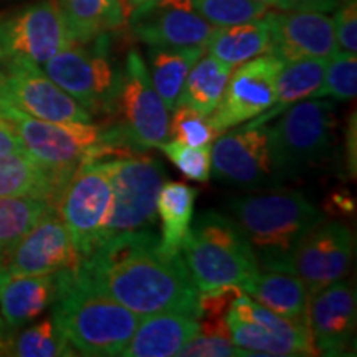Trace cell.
<instances>
[{"label":"cell","instance_id":"obj_29","mask_svg":"<svg viewBox=\"0 0 357 357\" xmlns=\"http://www.w3.org/2000/svg\"><path fill=\"white\" fill-rule=\"evenodd\" d=\"M231 71L234 66L217 60L211 53L202 55L187 75L177 105L190 106L199 113L211 116L220 101Z\"/></svg>","mask_w":357,"mask_h":357},{"label":"cell","instance_id":"obj_33","mask_svg":"<svg viewBox=\"0 0 357 357\" xmlns=\"http://www.w3.org/2000/svg\"><path fill=\"white\" fill-rule=\"evenodd\" d=\"M357 93V56L351 52H336L326 65L323 83L312 98L351 101Z\"/></svg>","mask_w":357,"mask_h":357},{"label":"cell","instance_id":"obj_11","mask_svg":"<svg viewBox=\"0 0 357 357\" xmlns=\"http://www.w3.org/2000/svg\"><path fill=\"white\" fill-rule=\"evenodd\" d=\"M113 160H91L73 172L56 212L68 229L82 258L96 248L113 200Z\"/></svg>","mask_w":357,"mask_h":357},{"label":"cell","instance_id":"obj_9","mask_svg":"<svg viewBox=\"0 0 357 357\" xmlns=\"http://www.w3.org/2000/svg\"><path fill=\"white\" fill-rule=\"evenodd\" d=\"M166 182V171L151 155L114 159L113 200L100 231L96 248L111 238L155 230L158 195Z\"/></svg>","mask_w":357,"mask_h":357},{"label":"cell","instance_id":"obj_31","mask_svg":"<svg viewBox=\"0 0 357 357\" xmlns=\"http://www.w3.org/2000/svg\"><path fill=\"white\" fill-rule=\"evenodd\" d=\"M6 356L17 357H70L78 356L63 336L55 319L45 318L10 337Z\"/></svg>","mask_w":357,"mask_h":357},{"label":"cell","instance_id":"obj_3","mask_svg":"<svg viewBox=\"0 0 357 357\" xmlns=\"http://www.w3.org/2000/svg\"><path fill=\"white\" fill-rule=\"evenodd\" d=\"M52 318L77 354L113 357L121 356L142 316L88 288L70 270L58 273Z\"/></svg>","mask_w":357,"mask_h":357},{"label":"cell","instance_id":"obj_25","mask_svg":"<svg viewBox=\"0 0 357 357\" xmlns=\"http://www.w3.org/2000/svg\"><path fill=\"white\" fill-rule=\"evenodd\" d=\"M329 58H305V60L283 63L276 79L275 105L265 113L257 116L250 126H260L271 121V118L280 116L294 102L310 100L318 91L323 83L326 65Z\"/></svg>","mask_w":357,"mask_h":357},{"label":"cell","instance_id":"obj_12","mask_svg":"<svg viewBox=\"0 0 357 357\" xmlns=\"http://www.w3.org/2000/svg\"><path fill=\"white\" fill-rule=\"evenodd\" d=\"M0 65V109H15L43 121H93V116L56 86L38 65L32 61H7Z\"/></svg>","mask_w":357,"mask_h":357},{"label":"cell","instance_id":"obj_22","mask_svg":"<svg viewBox=\"0 0 357 357\" xmlns=\"http://www.w3.org/2000/svg\"><path fill=\"white\" fill-rule=\"evenodd\" d=\"M58 294V273L6 276L0 287V319L10 331L25 328L50 310Z\"/></svg>","mask_w":357,"mask_h":357},{"label":"cell","instance_id":"obj_21","mask_svg":"<svg viewBox=\"0 0 357 357\" xmlns=\"http://www.w3.org/2000/svg\"><path fill=\"white\" fill-rule=\"evenodd\" d=\"M71 176L26 153L0 154V197L37 199L56 207Z\"/></svg>","mask_w":357,"mask_h":357},{"label":"cell","instance_id":"obj_36","mask_svg":"<svg viewBox=\"0 0 357 357\" xmlns=\"http://www.w3.org/2000/svg\"><path fill=\"white\" fill-rule=\"evenodd\" d=\"M171 159L182 176L195 182H207L211 177V146L192 147L178 141H164L158 146Z\"/></svg>","mask_w":357,"mask_h":357},{"label":"cell","instance_id":"obj_24","mask_svg":"<svg viewBox=\"0 0 357 357\" xmlns=\"http://www.w3.org/2000/svg\"><path fill=\"white\" fill-rule=\"evenodd\" d=\"M240 289L266 310L296 323H306L307 291L303 281L293 273L258 270Z\"/></svg>","mask_w":357,"mask_h":357},{"label":"cell","instance_id":"obj_16","mask_svg":"<svg viewBox=\"0 0 357 357\" xmlns=\"http://www.w3.org/2000/svg\"><path fill=\"white\" fill-rule=\"evenodd\" d=\"M354 255V238L341 222H323L310 231L289 255L284 271L306 287L307 298L346 278Z\"/></svg>","mask_w":357,"mask_h":357},{"label":"cell","instance_id":"obj_34","mask_svg":"<svg viewBox=\"0 0 357 357\" xmlns=\"http://www.w3.org/2000/svg\"><path fill=\"white\" fill-rule=\"evenodd\" d=\"M195 10L213 26H229L261 19L268 7L255 0H190Z\"/></svg>","mask_w":357,"mask_h":357},{"label":"cell","instance_id":"obj_28","mask_svg":"<svg viewBox=\"0 0 357 357\" xmlns=\"http://www.w3.org/2000/svg\"><path fill=\"white\" fill-rule=\"evenodd\" d=\"M204 53L205 47H149L151 82L169 111L177 106L187 75Z\"/></svg>","mask_w":357,"mask_h":357},{"label":"cell","instance_id":"obj_14","mask_svg":"<svg viewBox=\"0 0 357 357\" xmlns=\"http://www.w3.org/2000/svg\"><path fill=\"white\" fill-rule=\"evenodd\" d=\"M211 172L223 184L243 189L280 184L271 159L266 124L236 126L217 137L211 146Z\"/></svg>","mask_w":357,"mask_h":357},{"label":"cell","instance_id":"obj_44","mask_svg":"<svg viewBox=\"0 0 357 357\" xmlns=\"http://www.w3.org/2000/svg\"><path fill=\"white\" fill-rule=\"evenodd\" d=\"M7 276V271H6V260H3V257H0V287H2L3 280H6ZM0 326H3L2 319H0Z\"/></svg>","mask_w":357,"mask_h":357},{"label":"cell","instance_id":"obj_10","mask_svg":"<svg viewBox=\"0 0 357 357\" xmlns=\"http://www.w3.org/2000/svg\"><path fill=\"white\" fill-rule=\"evenodd\" d=\"M235 346L245 356H318L306 323L287 319L240 291L225 314Z\"/></svg>","mask_w":357,"mask_h":357},{"label":"cell","instance_id":"obj_42","mask_svg":"<svg viewBox=\"0 0 357 357\" xmlns=\"http://www.w3.org/2000/svg\"><path fill=\"white\" fill-rule=\"evenodd\" d=\"M258 3H263L266 7H276L281 8V10H287V3L288 0H255Z\"/></svg>","mask_w":357,"mask_h":357},{"label":"cell","instance_id":"obj_5","mask_svg":"<svg viewBox=\"0 0 357 357\" xmlns=\"http://www.w3.org/2000/svg\"><path fill=\"white\" fill-rule=\"evenodd\" d=\"M336 105L310 98L294 102L268 128L278 182L294 181L328 160L334 146Z\"/></svg>","mask_w":357,"mask_h":357},{"label":"cell","instance_id":"obj_30","mask_svg":"<svg viewBox=\"0 0 357 357\" xmlns=\"http://www.w3.org/2000/svg\"><path fill=\"white\" fill-rule=\"evenodd\" d=\"M75 42L86 43L124 22L119 0H58Z\"/></svg>","mask_w":357,"mask_h":357},{"label":"cell","instance_id":"obj_15","mask_svg":"<svg viewBox=\"0 0 357 357\" xmlns=\"http://www.w3.org/2000/svg\"><path fill=\"white\" fill-rule=\"evenodd\" d=\"M281 66L283 63L278 58L265 53L231 71L220 101L208 116L218 136L255 119L275 105L276 79Z\"/></svg>","mask_w":357,"mask_h":357},{"label":"cell","instance_id":"obj_13","mask_svg":"<svg viewBox=\"0 0 357 357\" xmlns=\"http://www.w3.org/2000/svg\"><path fill=\"white\" fill-rule=\"evenodd\" d=\"M75 40L55 0H42L0 20V63L42 66Z\"/></svg>","mask_w":357,"mask_h":357},{"label":"cell","instance_id":"obj_17","mask_svg":"<svg viewBox=\"0 0 357 357\" xmlns=\"http://www.w3.org/2000/svg\"><path fill=\"white\" fill-rule=\"evenodd\" d=\"M129 26L147 47H207L217 26L190 0H146L132 7Z\"/></svg>","mask_w":357,"mask_h":357},{"label":"cell","instance_id":"obj_7","mask_svg":"<svg viewBox=\"0 0 357 357\" xmlns=\"http://www.w3.org/2000/svg\"><path fill=\"white\" fill-rule=\"evenodd\" d=\"M48 78L91 116H111L121 84L109 52L108 33L73 42L42 65Z\"/></svg>","mask_w":357,"mask_h":357},{"label":"cell","instance_id":"obj_40","mask_svg":"<svg viewBox=\"0 0 357 357\" xmlns=\"http://www.w3.org/2000/svg\"><path fill=\"white\" fill-rule=\"evenodd\" d=\"M342 0H288L287 10H312L331 12Z\"/></svg>","mask_w":357,"mask_h":357},{"label":"cell","instance_id":"obj_39","mask_svg":"<svg viewBox=\"0 0 357 357\" xmlns=\"http://www.w3.org/2000/svg\"><path fill=\"white\" fill-rule=\"evenodd\" d=\"M6 153H26V151L12 123L6 116L0 114V154Z\"/></svg>","mask_w":357,"mask_h":357},{"label":"cell","instance_id":"obj_37","mask_svg":"<svg viewBox=\"0 0 357 357\" xmlns=\"http://www.w3.org/2000/svg\"><path fill=\"white\" fill-rule=\"evenodd\" d=\"M181 357H231L245 356V352L235 346L231 337L213 336V334H202L192 337L187 344L178 351Z\"/></svg>","mask_w":357,"mask_h":357},{"label":"cell","instance_id":"obj_4","mask_svg":"<svg viewBox=\"0 0 357 357\" xmlns=\"http://www.w3.org/2000/svg\"><path fill=\"white\" fill-rule=\"evenodd\" d=\"M182 260L199 291L242 287L260 270L255 250L234 218L200 212L181 245Z\"/></svg>","mask_w":357,"mask_h":357},{"label":"cell","instance_id":"obj_20","mask_svg":"<svg viewBox=\"0 0 357 357\" xmlns=\"http://www.w3.org/2000/svg\"><path fill=\"white\" fill-rule=\"evenodd\" d=\"M357 316L356 288L339 280L307 298L306 324L318 354H349Z\"/></svg>","mask_w":357,"mask_h":357},{"label":"cell","instance_id":"obj_2","mask_svg":"<svg viewBox=\"0 0 357 357\" xmlns=\"http://www.w3.org/2000/svg\"><path fill=\"white\" fill-rule=\"evenodd\" d=\"M255 250L258 265L265 270L284 271L296 245L326 222L319 211L300 190L278 189L261 194H247L227 202Z\"/></svg>","mask_w":357,"mask_h":357},{"label":"cell","instance_id":"obj_32","mask_svg":"<svg viewBox=\"0 0 357 357\" xmlns=\"http://www.w3.org/2000/svg\"><path fill=\"white\" fill-rule=\"evenodd\" d=\"M53 205L43 200L0 197V257L6 258L13 245Z\"/></svg>","mask_w":357,"mask_h":357},{"label":"cell","instance_id":"obj_27","mask_svg":"<svg viewBox=\"0 0 357 357\" xmlns=\"http://www.w3.org/2000/svg\"><path fill=\"white\" fill-rule=\"evenodd\" d=\"M207 47L217 60L230 66L242 65L252 58L270 53V26L265 17L243 24L217 26Z\"/></svg>","mask_w":357,"mask_h":357},{"label":"cell","instance_id":"obj_26","mask_svg":"<svg viewBox=\"0 0 357 357\" xmlns=\"http://www.w3.org/2000/svg\"><path fill=\"white\" fill-rule=\"evenodd\" d=\"M199 190L182 182H164L158 195V217L160 220L159 247L166 255H178L182 240L194 218Z\"/></svg>","mask_w":357,"mask_h":357},{"label":"cell","instance_id":"obj_45","mask_svg":"<svg viewBox=\"0 0 357 357\" xmlns=\"http://www.w3.org/2000/svg\"><path fill=\"white\" fill-rule=\"evenodd\" d=\"M142 2H146V0H129V6H131V8H132V7L139 6V3H142Z\"/></svg>","mask_w":357,"mask_h":357},{"label":"cell","instance_id":"obj_19","mask_svg":"<svg viewBox=\"0 0 357 357\" xmlns=\"http://www.w3.org/2000/svg\"><path fill=\"white\" fill-rule=\"evenodd\" d=\"M263 17L270 26V53L281 63L331 58L339 52L333 19L324 12H266Z\"/></svg>","mask_w":357,"mask_h":357},{"label":"cell","instance_id":"obj_23","mask_svg":"<svg viewBox=\"0 0 357 357\" xmlns=\"http://www.w3.org/2000/svg\"><path fill=\"white\" fill-rule=\"evenodd\" d=\"M200 331L199 319L181 312H159L142 316L124 357H172Z\"/></svg>","mask_w":357,"mask_h":357},{"label":"cell","instance_id":"obj_6","mask_svg":"<svg viewBox=\"0 0 357 357\" xmlns=\"http://www.w3.org/2000/svg\"><path fill=\"white\" fill-rule=\"evenodd\" d=\"M108 139L121 151H147L169 139V109L151 82L137 52H129L121 71Z\"/></svg>","mask_w":357,"mask_h":357},{"label":"cell","instance_id":"obj_38","mask_svg":"<svg viewBox=\"0 0 357 357\" xmlns=\"http://www.w3.org/2000/svg\"><path fill=\"white\" fill-rule=\"evenodd\" d=\"M334 33L339 48L344 52L356 53L357 52V2L356 0H342L339 6L334 8Z\"/></svg>","mask_w":357,"mask_h":357},{"label":"cell","instance_id":"obj_1","mask_svg":"<svg viewBox=\"0 0 357 357\" xmlns=\"http://www.w3.org/2000/svg\"><path fill=\"white\" fill-rule=\"evenodd\" d=\"M77 278L139 316L181 312L199 319L200 291L182 255H166L155 230L111 238L82 258Z\"/></svg>","mask_w":357,"mask_h":357},{"label":"cell","instance_id":"obj_18","mask_svg":"<svg viewBox=\"0 0 357 357\" xmlns=\"http://www.w3.org/2000/svg\"><path fill=\"white\" fill-rule=\"evenodd\" d=\"M3 260L7 276L55 275L77 270L82 255L53 207L13 245Z\"/></svg>","mask_w":357,"mask_h":357},{"label":"cell","instance_id":"obj_35","mask_svg":"<svg viewBox=\"0 0 357 357\" xmlns=\"http://www.w3.org/2000/svg\"><path fill=\"white\" fill-rule=\"evenodd\" d=\"M172 113V118L169 119V139L184 142L192 147H200L211 146L213 139L218 137L211 118L192 109L190 106L177 105Z\"/></svg>","mask_w":357,"mask_h":357},{"label":"cell","instance_id":"obj_43","mask_svg":"<svg viewBox=\"0 0 357 357\" xmlns=\"http://www.w3.org/2000/svg\"><path fill=\"white\" fill-rule=\"evenodd\" d=\"M8 341H10V337L7 336V328L0 326V354H6Z\"/></svg>","mask_w":357,"mask_h":357},{"label":"cell","instance_id":"obj_41","mask_svg":"<svg viewBox=\"0 0 357 357\" xmlns=\"http://www.w3.org/2000/svg\"><path fill=\"white\" fill-rule=\"evenodd\" d=\"M346 146H347V169L352 177H356V169H357V159H356V114H352L349 128H347V137H346Z\"/></svg>","mask_w":357,"mask_h":357},{"label":"cell","instance_id":"obj_8","mask_svg":"<svg viewBox=\"0 0 357 357\" xmlns=\"http://www.w3.org/2000/svg\"><path fill=\"white\" fill-rule=\"evenodd\" d=\"M0 114L15 128L26 154L55 171L73 174L91 160L113 154L124 155V151L111 144L105 126H98L93 121H43L8 108L0 109Z\"/></svg>","mask_w":357,"mask_h":357}]
</instances>
